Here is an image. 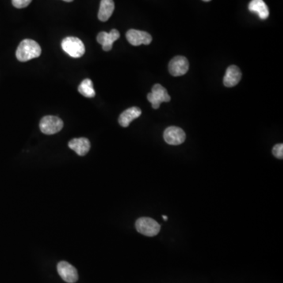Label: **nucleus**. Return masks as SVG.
<instances>
[{
	"mask_svg": "<svg viewBox=\"0 0 283 283\" xmlns=\"http://www.w3.org/2000/svg\"><path fill=\"white\" fill-rule=\"evenodd\" d=\"M189 70V62L188 58L184 56H177L170 61L169 64V71L173 77H180L185 75Z\"/></svg>",
	"mask_w": 283,
	"mask_h": 283,
	"instance_id": "0eeeda50",
	"label": "nucleus"
},
{
	"mask_svg": "<svg viewBox=\"0 0 283 283\" xmlns=\"http://www.w3.org/2000/svg\"><path fill=\"white\" fill-rule=\"evenodd\" d=\"M32 0H12V4L14 7L21 9L27 7L32 2Z\"/></svg>",
	"mask_w": 283,
	"mask_h": 283,
	"instance_id": "a211bd4d",
	"label": "nucleus"
},
{
	"mask_svg": "<svg viewBox=\"0 0 283 283\" xmlns=\"http://www.w3.org/2000/svg\"><path fill=\"white\" fill-rule=\"evenodd\" d=\"M63 125V121L58 116H46L40 120V128L43 134L54 135L59 132Z\"/></svg>",
	"mask_w": 283,
	"mask_h": 283,
	"instance_id": "39448f33",
	"label": "nucleus"
},
{
	"mask_svg": "<svg viewBox=\"0 0 283 283\" xmlns=\"http://www.w3.org/2000/svg\"><path fill=\"white\" fill-rule=\"evenodd\" d=\"M136 230L142 235L154 237L161 231V225L158 222L149 217H142L135 223Z\"/></svg>",
	"mask_w": 283,
	"mask_h": 283,
	"instance_id": "7ed1b4c3",
	"label": "nucleus"
},
{
	"mask_svg": "<svg viewBox=\"0 0 283 283\" xmlns=\"http://www.w3.org/2000/svg\"><path fill=\"white\" fill-rule=\"evenodd\" d=\"M41 55V47L35 40H22L19 44L16 51L17 60L21 62H28L33 58H38Z\"/></svg>",
	"mask_w": 283,
	"mask_h": 283,
	"instance_id": "f257e3e1",
	"label": "nucleus"
},
{
	"mask_svg": "<svg viewBox=\"0 0 283 283\" xmlns=\"http://www.w3.org/2000/svg\"><path fill=\"white\" fill-rule=\"evenodd\" d=\"M115 4L113 0H101L99 11L97 17L101 21H106L110 18L114 11Z\"/></svg>",
	"mask_w": 283,
	"mask_h": 283,
	"instance_id": "4468645a",
	"label": "nucleus"
},
{
	"mask_svg": "<svg viewBox=\"0 0 283 283\" xmlns=\"http://www.w3.org/2000/svg\"><path fill=\"white\" fill-rule=\"evenodd\" d=\"M147 99L152 104V107L154 109L159 108L162 102H169L170 101L171 97L168 94L166 89L161 85H154L152 88V92L147 94Z\"/></svg>",
	"mask_w": 283,
	"mask_h": 283,
	"instance_id": "20e7f679",
	"label": "nucleus"
},
{
	"mask_svg": "<svg viewBox=\"0 0 283 283\" xmlns=\"http://www.w3.org/2000/svg\"><path fill=\"white\" fill-rule=\"evenodd\" d=\"M127 40L131 45L140 46L142 44L149 45L152 42V36L148 32L144 31L130 29L126 33Z\"/></svg>",
	"mask_w": 283,
	"mask_h": 283,
	"instance_id": "6e6552de",
	"label": "nucleus"
},
{
	"mask_svg": "<svg viewBox=\"0 0 283 283\" xmlns=\"http://www.w3.org/2000/svg\"><path fill=\"white\" fill-rule=\"evenodd\" d=\"M164 139L168 144L178 146L184 143L186 139V134L182 128L176 126H171L165 129Z\"/></svg>",
	"mask_w": 283,
	"mask_h": 283,
	"instance_id": "423d86ee",
	"label": "nucleus"
},
{
	"mask_svg": "<svg viewBox=\"0 0 283 283\" xmlns=\"http://www.w3.org/2000/svg\"><path fill=\"white\" fill-rule=\"evenodd\" d=\"M163 218H164V219H165V220H167V219H168V216H163Z\"/></svg>",
	"mask_w": 283,
	"mask_h": 283,
	"instance_id": "aec40b11",
	"label": "nucleus"
},
{
	"mask_svg": "<svg viewBox=\"0 0 283 283\" xmlns=\"http://www.w3.org/2000/svg\"><path fill=\"white\" fill-rule=\"evenodd\" d=\"M69 147L79 156L86 155L91 149L90 141L87 138H78L70 141Z\"/></svg>",
	"mask_w": 283,
	"mask_h": 283,
	"instance_id": "f8f14e48",
	"label": "nucleus"
},
{
	"mask_svg": "<svg viewBox=\"0 0 283 283\" xmlns=\"http://www.w3.org/2000/svg\"><path fill=\"white\" fill-rule=\"evenodd\" d=\"M203 1H204V2H209L211 0H203Z\"/></svg>",
	"mask_w": 283,
	"mask_h": 283,
	"instance_id": "412c9836",
	"label": "nucleus"
},
{
	"mask_svg": "<svg viewBox=\"0 0 283 283\" xmlns=\"http://www.w3.org/2000/svg\"><path fill=\"white\" fill-rule=\"evenodd\" d=\"M78 92L86 97H94L95 96L93 83L90 79H85L81 82L78 87Z\"/></svg>",
	"mask_w": 283,
	"mask_h": 283,
	"instance_id": "dca6fc26",
	"label": "nucleus"
},
{
	"mask_svg": "<svg viewBox=\"0 0 283 283\" xmlns=\"http://www.w3.org/2000/svg\"><path fill=\"white\" fill-rule=\"evenodd\" d=\"M63 1H65V2H73V0H63Z\"/></svg>",
	"mask_w": 283,
	"mask_h": 283,
	"instance_id": "6ab92c4d",
	"label": "nucleus"
},
{
	"mask_svg": "<svg viewBox=\"0 0 283 283\" xmlns=\"http://www.w3.org/2000/svg\"><path fill=\"white\" fill-rule=\"evenodd\" d=\"M62 50L72 58H81L85 55V46L79 38L69 36L62 41Z\"/></svg>",
	"mask_w": 283,
	"mask_h": 283,
	"instance_id": "f03ea898",
	"label": "nucleus"
},
{
	"mask_svg": "<svg viewBox=\"0 0 283 283\" xmlns=\"http://www.w3.org/2000/svg\"><path fill=\"white\" fill-rule=\"evenodd\" d=\"M57 269L59 276L66 283H74L78 280L77 269L66 261H61L58 263Z\"/></svg>",
	"mask_w": 283,
	"mask_h": 283,
	"instance_id": "1a4fd4ad",
	"label": "nucleus"
},
{
	"mask_svg": "<svg viewBox=\"0 0 283 283\" xmlns=\"http://www.w3.org/2000/svg\"><path fill=\"white\" fill-rule=\"evenodd\" d=\"M272 154L279 159H283V145L276 144L272 149Z\"/></svg>",
	"mask_w": 283,
	"mask_h": 283,
	"instance_id": "f3484780",
	"label": "nucleus"
},
{
	"mask_svg": "<svg viewBox=\"0 0 283 283\" xmlns=\"http://www.w3.org/2000/svg\"><path fill=\"white\" fill-rule=\"evenodd\" d=\"M242 77V72L238 66H229L223 78V85L227 88L236 86L240 82Z\"/></svg>",
	"mask_w": 283,
	"mask_h": 283,
	"instance_id": "9b49d317",
	"label": "nucleus"
},
{
	"mask_svg": "<svg viewBox=\"0 0 283 283\" xmlns=\"http://www.w3.org/2000/svg\"><path fill=\"white\" fill-rule=\"evenodd\" d=\"M249 9L259 15L260 18L265 20L269 16V9L264 0H252L249 4Z\"/></svg>",
	"mask_w": 283,
	"mask_h": 283,
	"instance_id": "2eb2a0df",
	"label": "nucleus"
},
{
	"mask_svg": "<svg viewBox=\"0 0 283 283\" xmlns=\"http://www.w3.org/2000/svg\"><path fill=\"white\" fill-rule=\"evenodd\" d=\"M142 114V111L139 107H131L129 109H126L119 116L118 121L120 126L127 128L133 121L135 119L138 118Z\"/></svg>",
	"mask_w": 283,
	"mask_h": 283,
	"instance_id": "ddd939ff",
	"label": "nucleus"
},
{
	"mask_svg": "<svg viewBox=\"0 0 283 283\" xmlns=\"http://www.w3.org/2000/svg\"><path fill=\"white\" fill-rule=\"evenodd\" d=\"M120 36V32L116 29H112L109 33L101 32L97 34V41L101 44L104 51H109L112 50L113 42L118 40Z\"/></svg>",
	"mask_w": 283,
	"mask_h": 283,
	"instance_id": "9d476101",
	"label": "nucleus"
}]
</instances>
